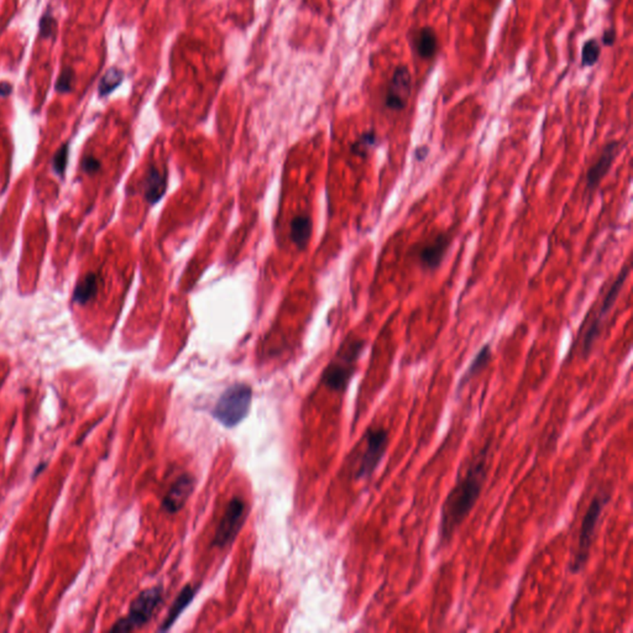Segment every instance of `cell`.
<instances>
[{
    "mask_svg": "<svg viewBox=\"0 0 633 633\" xmlns=\"http://www.w3.org/2000/svg\"><path fill=\"white\" fill-rule=\"evenodd\" d=\"M489 449V446L481 449L446 498L440 517V538L442 543H448L452 540L453 534L460 527L470 511L474 509L486 479Z\"/></svg>",
    "mask_w": 633,
    "mask_h": 633,
    "instance_id": "6da1fadb",
    "label": "cell"
},
{
    "mask_svg": "<svg viewBox=\"0 0 633 633\" xmlns=\"http://www.w3.org/2000/svg\"><path fill=\"white\" fill-rule=\"evenodd\" d=\"M252 404V388L247 385H234L220 396L213 410V416L227 427H233L244 419Z\"/></svg>",
    "mask_w": 633,
    "mask_h": 633,
    "instance_id": "7a4b0ae2",
    "label": "cell"
},
{
    "mask_svg": "<svg viewBox=\"0 0 633 633\" xmlns=\"http://www.w3.org/2000/svg\"><path fill=\"white\" fill-rule=\"evenodd\" d=\"M363 346L365 341L360 339L346 341V344L341 346L334 361L330 363L328 369L324 372L323 380L327 384V386L338 391L346 388L354 374L355 363L363 352Z\"/></svg>",
    "mask_w": 633,
    "mask_h": 633,
    "instance_id": "3957f363",
    "label": "cell"
},
{
    "mask_svg": "<svg viewBox=\"0 0 633 633\" xmlns=\"http://www.w3.org/2000/svg\"><path fill=\"white\" fill-rule=\"evenodd\" d=\"M609 500H610V495H606V493L598 495L592 500V504L587 509V513L583 520V525H581L578 551L575 553L574 559L570 564V569L573 573H579L587 564L590 548H592V537L595 533V529L598 527V518L601 516V512L604 510L606 504L609 502Z\"/></svg>",
    "mask_w": 633,
    "mask_h": 633,
    "instance_id": "277c9868",
    "label": "cell"
},
{
    "mask_svg": "<svg viewBox=\"0 0 633 633\" xmlns=\"http://www.w3.org/2000/svg\"><path fill=\"white\" fill-rule=\"evenodd\" d=\"M161 601H162V589L160 587H151V589H147L145 592H141L130 606L129 615L123 620L117 621L112 628V631L129 632V631H134L136 628L144 626L145 623L150 621V618L153 617V612L158 609V605L161 604Z\"/></svg>",
    "mask_w": 633,
    "mask_h": 633,
    "instance_id": "5b68a950",
    "label": "cell"
},
{
    "mask_svg": "<svg viewBox=\"0 0 633 633\" xmlns=\"http://www.w3.org/2000/svg\"><path fill=\"white\" fill-rule=\"evenodd\" d=\"M628 275H630V265L627 264L623 266L621 272L618 274L617 278H616L614 283L611 285L609 291L605 294L604 301H603V303H601L600 308H598V316L592 321L590 327L587 328L585 337H584V340H583V354H584L585 357H587V355L592 352V346L596 343L598 337L601 335L604 321L606 319L607 314L610 313L614 305H615L617 297H618V294L621 292L622 287H623L625 283H626Z\"/></svg>",
    "mask_w": 633,
    "mask_h": 633,
    "instance_id": "8992f818",
    "label": "cell"
},
{
    "mask_svg": "<svg viewBox=\"0 0 633 633\" xmlns=\"http://www.w3.org/2000/svg\"><path fill=\"white\" fill-rule=\"evenodd\" d=\"M247 504L240 498H234L229 501L228 506L224 512L223 518L219 523V527L214 538V545L217 547H227L230 545L245 520Z\"/></svg>",
    "mask_w": 633,
    "mask_h": 633,
    "instance_id": "52a82bcc",
    "label": "cell"
},
{
    "mask_svg": "<svg viewBox=\"0 0 633 633\" xmlns=\"http://www.w3.org/2000/svg\"><path fill=\"white\" fill-rule=\"evenodd\" d=\"M388 434L384 428H370L366 433V449L359 465L357 478L363 479L374 474L386 452Z\"/></svg>",
    "mask_w": 633,
    "mask_h": 633,
    "instance_id": "ba28073f",
    "label": "cell"
},
{
    "mask_svg": "<svg viewBox=\"0 0 633 633\" xmlns=\"http://www.w3.org/2000/svg\"><path fill=\"white\" fill-rule=\"evenodd\" d=\"M412 93V75L407 66H397L387 86L385 106L393 112L404 111Z\"/></svg>",
    "mask_w": 633,
    "mask_h": 633,
    "instance_id": "9c48e42d",
    "label": "cell"
},
{
    "mask_svg": "<svg viewBox=\"0 0 633 633\" xmlns=\"http://www.w3.org/2000/svg\"><path fill=\"white\" fill-rule=\"evenodd\" d=\"M620 147H621L620 141H610V142H607L605 145L603 151L600 153V156L596 158V161L587 170V192H592V193L600 186L603 178L611 170L616 156L618 155V151H620Z\"/></svg>",
    "mask_w": 633,
    "mask_h": 633,
    "instance_id": "30bf717a",
    "label": "cell"
},
{
    "mask_svg": "<svg viewBox=\"0 0 633 633\" xmlns=\"http://www.w3.org/2000/svg\"><path fill=\"white\" fill-rule=\"evenodd\" d=\"M451 236L448 233H440L418 250V261L426 270H437L446 258L451 247Z\"/></svg>",
    "mask_w": 633,
    "mask_h": 633,
    "instance_id": "8fae6325",
    "label": "cell"
},
{
    "mask_svg": "<svg viewBox=\"0 0 633 633\" xmlns=\"http://www.w3.org/2000/svg\"><path fill=\"white\" fill-rule=\"evenodd\" d=\"M193 479L189 475H182L181 478L172 485L170 491L164 496V511L169 513H175L181 510L186 504L189 495L193 491Z\"/></svg>",
    "mask_w": 633,
    "mask_h": 633,
    "instance_id": "7c38bea8",
    "label": "cell"
},
{
    "mask_svg": "<svg viewBox=\"0 0 633 633\" xmlns=\"http://www.w3.org/2000/svg\"><path fill=\"white\" fill-rule=\"evenodd\" d=\"M144 189L147 200L150 203H156L166 191V173H162V171L156 166H151L150 170L147 171Z\"/></svg>",
    "mask_w": 633,
    "mask_h": 633,
    "instance_id": "4fadbf2b",
    "label": "cell"
},
{
    "mask_svg": "<svg viewBox=\"0 0 633 633\" xmlns=\"http://www.w3.org/2000/svg\"><path fill=\"white\" fill-rule=\"evenodd\" d=\"M438 39L432 26H423L416 36V50L419 57L429 59L437 53Z\"/></svg>",
    "mask_w": 633,
    "mask_h": 633,
    "instance_id": "5bb4252c",
    "label": "cell"
},
{
    "mask_svg": "<svg viewBox=\"0 0 633 633\" xmlns=\"http://www.w3.org/2000/svg\"><path fill=\"white\" fill-rule=\"evenodd\" d=\"M491 346L490 344H486V346H482L479 352L476 354L474 360L471 361V363L469 365V368L466 369V371L464 372V375L462 376L460 381H459V385H457V393L463 388L468 382L474 377V376L478 375L479 372H481L482 370L486 368L490 360H491Z\"/></svg>",
    "mask_w": 633,
    "mask_h": 633,
    "instance_id": "9a60e30c",
    "label": "cell"
},
{
    "mask_svg": "<svg viewBox=\"0 0 633 633\" xmlns=\"http://www.w3.org/2000/svg\"><path fill=\"white\" fill-rule=\"evenodd\" d=\"M194 592H196V590L191 585H187L180 592L175 604L172 605V607L169 611V615L162 622V626L160 627V631H166L173 625V622L176 621L178 616L181 615L182 611L185 610L188 604L192 601V598H194Z\"/></svg>",
    "mask_w": 633,
    "mask_h": 633,
    "instance_id": "2e32d148",
    "label": "cell"
},
{
    "mask_svg": "<svg viewBox=\"0 0 633 633\" xmlns=\"http://www.w3.org/2000/svg\"><path fill=\"white\" fill-rule=\"evenodd\" d=\"M311 219L307 216H297L291 222V239L294 244L303 249L311 238Z\"/></svg>",
    "mask_w": 633,
    "mask_h": 633,
    "instance_id": "e0dca14e",
    "label": "cell"
},
{
    "mask_svg": "<svg viewBox=\"0 0 633 633\" xmlns=\"http://www.w3.org/2000/svg\"><path fill=\"white\" fill-rule=\"evenodd\" d=\"M97 291H98V277L94 274H89L77 285L75 294H73V302H76L78 305H86L88 301L93 299Z\"/></svg>",
    "mask_w": 633,
    "mask_h": 633,
    "instance_id": "ac0fdd59",
    "label": "cell"
},
{
    "mask_svg": "<svg viewBox=\"0 0 633 633\" xmlns=\"http://www.w3.org/2000/svg\"><path fill=\"white\" fill-rule=\"evenodd\" d=\"M124 73L117 68H111L104 76L102 77L100 83V97H106L112 93L114 89L123 82Z\"/></svg>",
    "mask_w": 633,
    "mask_h": 633,
    "instance_id": "d6986e66",
    "label": "cell"
},
{
    "mask_svg": "<svg viewBox=\"0 0 633 633\" xmlns=\"http://www.w3.org/2000/svg\"><path fill=\"white\" fill-rule=\"evenodd\" d=\"M601 56V45L596 39H589L581 50V66L592 67Z\"/></svg>",
    "mask_w": 633,
    "mask_h": 633,
    "instance_id": "ffe728a7",
    "label": "cell"
},
{
    "mask_svg": "<svg viewBox=\"0 0 633 633\" xmlns=\"http://www.w3.org/2000/svg\"><path fill=\"white\" fill-rule=\"evenodd\" d=\"M376 144H377V135L375 131L374 130L365 131L359 136L358 140L352 144V151L358 156L366 158V155L376 147Z\"/></svg>",
    "mask_w": 633,
    "mask_h": 633,
    "instance_id": "44dd1931",
    "label": "cell"
},
{
    "mask_svg": "<svg viewBox=\"0 0 633 633\" xmlns=\"http://www.w3.org/2000/svg\"><path fill=\"white\" fill-rule=\"evenodd\" d=\"M73 83H75V72L70 68H65L61 72L55 88L59 93H68L73 88Z\"/></svg>",
    "mask_w": 633,
    "mask_h": 633,
    "instance_id": "7402d4cb",
    "label": "cell"
},
{
    "mask_svg": "<svg viewBox=\"0 0 633 633\" xmlns=\"http://www.w3.org/2000/svg\"><path fill=\"white\" fill-rule=\"evenodd\" d=\"M56 28H57L56 19L53 18L51 12H47L40 20V36L42 39L51 37L55 34Z\"/></svg>",
    "mask_w": 633,
    "mask_h": 633,
    "instance_id": "603a6c76",
    "label": "cell"
},
{
    "mask_svg": "<svg viewBox=\"0 0 633 633\" xmlns=\"http://www.w3.org/2000/svg\"><path fill=\"white\" fill-rule=\"evenodd\" d=\"M67 149L68 147L64 145L59 149V153H56V156L53 158V169L59 175H62L65 171L66 164H67Z\"/></svg>",
    "mask_w": 633,
    "mask_h": 633,
    "instance_id": "cb8c5ba5",
    "label": "cell"
},
{
    "mask_svg": "<svg viewBox=\"0 0 633 633\" xmlns=\"http://www.w3.org/2000/svg\"><path fill=\"white\" fill-rule=\"evenodd\" d=\"M616 39H617V32H616L615 28L611 26L609 29L605 30L603 37H601V44L606 47L614 46Z\"/></svg>",
    "mask_w": 633,
    "mask_h": 633,
    "instance_id": "d4e9b609",
    "label": "cell"
},
{
    "mask_svg": "<svg viewBox=\"0 0 633 633\" xmlns=\"http://www.w3.org/2000/svg\"><path fill=\"white\" fill-rule=\"evenodd\" d=\"M100 167V161L95 160V158H92V156H88V158H84L82 161V169L86 171V172H95Z\"/></svg>",
    "mask_w": 633,
    "mask_h": 633,
    "instance_id": "484cf974",
    "label": "cell"
},
{
    "mask_svg": "<svg viewBox=\"0 0 633 633\" xmlns=\"http://www.w3.org/2000/svg\"><path fill=\"white\" fill-rule=\"evenodd\" d=\"M429 153V147H426V145H422V147H418L415 151V158H416L418 162H422L424 161Z\"/></svg>",
    "mask_w": 633,
    "mask_h": 633,
    "instance_id": "4316f807",
    "label": "cell"
},
{
    "mask_svg": "<svg viewBox=\"0 0 633 633\" xmlns=\"http://www.w3.org/2000/svg\"><path fill=\"white\" fill-rule=\"evenodd\" d=\"M12 84L8 82L0 83V98H6L12 93Z\"/></svg>",
    "mask_w": 633,
    "mask_h": 633,
    "instance_id": "83f0119b",
    "label": "cell"
},
{
    "mask_svg": "<svg viewBox=\"0 0 633 633\" xmlns=\"http://www.w3.org/2000/svg\"><path fill=\"white\" fill-rule=\"evenodd\" d=\"M606 1H610V0H606Z\"/></svg>",
    "mask_w": 633,
    "mask_h": 633,
    "instance_id": "f1b7e54d",
    "label": "cell"
}]
</instances>
